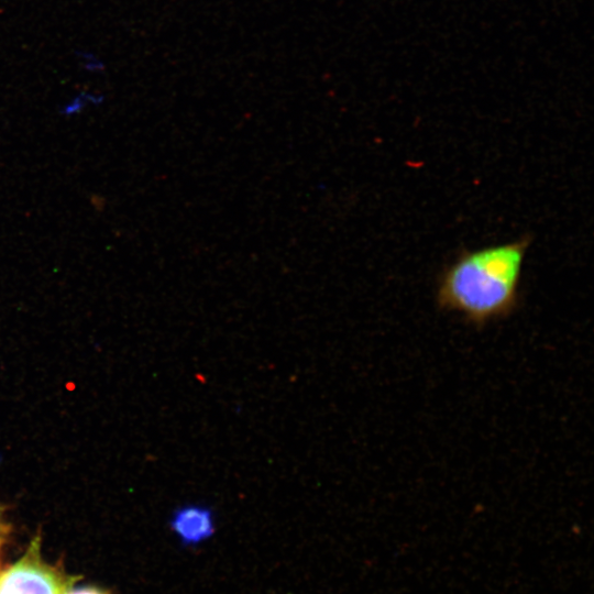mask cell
Masks as SVG:
<instances>
[{
	"mask_svg": "<svg viewBox=\"0 0 594 594\" xmlns=\"http://www.w3.org/2000/svg\"><path fill=\"white\" fill-rule=\"evenodd\" d=\"M9 534H10V526L6 521L4 516H3V510L0 507V554L8 540Z\"/></svg>",
	"mask_w": 594,
	"mask_h": 594,
	"instance_id": "4",
	"label": "cell"
},
{
	"mask_svg": "<svg viewBox=\"0 0 594 594\" xmlns=\"http://www.w3.org/2000/svg\"><path fill=\"white\" fill-rule=\"evenodd\" d=\"M72 579L46 563L36 535L24 554L0 571V594H64Z\"/></svg>",
	"mask_w": 594,
	"mask_h": 594,
	"instance_id": "2",
	"label": "cell"
},
{
	"mask_svg": "<svg viewBox=\"0 0 594 594\" xmlns=\"http://www.w3.org/2000/svg\"><path fill=\"white\" fill-rule=\"evenodd\" d=\"M215 519L210 506L202 503H185L173 510L169 527L183 546L194 547L215 535Z\"/></svg>",
	"mask_w": 594,
	"mask_h": 594,
	"instance_id": "3",
	"label": "cell"
},
{
	"mask_svg": "<svg viewBox=\"0 0 594 594\" xmlns=\"http://www.w3.org/2000/svg\"><path fill=\"white\" fill-rule=\"evenodd\" d=\"M529 239L462 252L441 274L437 302L477 327L510 315Z\"/></svg>",
	"mask_w": 594,
	"mask_h": 594,
	"instance_id": "1",
	"label": "cell"
},
{
	"mask_svg": "<svg viewBox=\"0 0 594 594\" xmlns=\"http://www.w3.org/2000/svg\"><path fill=\"white\" fill-rule=\"evenodd\" d=\"M64 594H108V593L97 587L85 586V587H77V588L68 587Z\"/></svg>",
	"mask_w": 594,
	"mask_h": 594,
	"instance_id": "5",
	"label": "cell"
}]
</instances>
